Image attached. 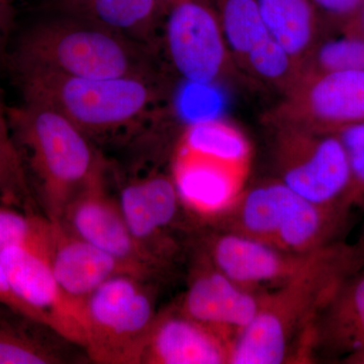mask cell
Returning <instances> with one entry per match:
<instances>
[{"label":"cell","mask_w":364,"mask_h":364,"mask_svg":"<svg viewBox=\"0 0 364 364\" xmlns=\"http://www.w3.org/2000/svg\"><path fill=\"white\" fill-rule=\"evenodd\" d=\"M364 267V246L340 241L305 272L264 291L248 327L235 339L231 364H280L312 356V330L340 284Z\"/></svg>","instance_id":"obj_1"},{"label":"cell","mask_w":364,"mask_h":364,"mask_svg":"<svg viewBox=\"0 0 364 364\" xmlns=\"http://www.w3.org/2000/svg\"><path fill=\"white\" fill-rule=\"evenodd\" d=\"M23 98L61 112L93 142L126 139L163 123L169 87L162 72L114 78H76L14 72Z\"/></svg>","instance_id":"obj_2"},{"label":"cell","mask_w":364,"mask_h":364,"mask_svg":"<svg viewBox=\"0 0 364 364\" xmlns=\"http://www.w3.org/2000/svg\"><path fill=\"white\" fill-rule=\"evenodd\" d=\"M7 117L37 200L50 221L61 222L71 200L105 177L104 155L70 119L39 100L23 98Z\"/></svg>","instance_id":"obj_3"},{"label":"cell","mask_w":364,"mask_h":364,"mask_svg":"<svg viewBox=\"0 0 364 364\" xmlns=\"http://www.w3.org/2000/svg\"><path fill=\"white\" fill-rule=\"evenodd\" d=\"M11 61L14 72H48L76 78L161 72L150 48L95 21L63 13L28 28Z\"/></svg>","instance_id":"obj_4"},{"label":"cell","mask_w":364,"mask_h":364,"mask_svg":"<svg viewBox=\"0 0 364 364\" xmlns=\"http://www.w3.org/2000/svg\"><path fill=\"white\" fill-rule=\"evenodd\" d=\"M155 306L147 280L129 274L107 280L85 303L88 358L95 363L140 364Z\"/></svg>","instance_id":"obj_5"},{"label":"cell","mask_w":364,"mask_h":364,"mask_svg":"<svg viewBox=\"0 0 364 364\" xmlns=\"http://www.w3.org/2000/svg\"><path fill=\"white\" fill-rule=\"evenodd\" d=\"M280 181L309 202L351 210L352 176L339 136L298 127L267 124Z\"/></svg>","instance_id":"obj_6"},{"label":"cell","mask_w":364,"mask_h":364,"mask_svg":"<svg viewBox=\"0 0 364 364\" xmlns=\"http://www.w3.org/2000/svg\"><path fill=\"white\" fill-rule=\"evenodd\" d=\"M160 46L171 70L191 85H219L242 75L213 0H169Z\"/></svg>","instance_id":"obj_7"},{"label":"cell","mask_w":364,"mask_h":364,"mask_svg":"<svg viewBox=\"0 0 364 364\" xmlns=\"http://www.w3.org/2000/svg\"><path fill=\"white\" fill-rule=\"evenodd\" d=\"M364 122V71L304 74L264 116L317 133L338 132Z\"/></svg>","instance_id":"obj_8"},{"label":"cell","mask_w":364,"mask_h":364,"mask_svg":"<svg viewBox=\"0 0 364 364\" xmlns=\"http://www.w3.org/2000/svg\"><path fill=\"white\" fill-rule=\"evenodd\" d=\"M61 222L80 238L123 261L141 279H153L169 265L132 235L119 202L105 188V177L71 200Z\"/></svg>","instance_id":"obj_9"},{"label":"cell","mask_w":364,"mask_h":364,"mask_svg":"<svg viewBox=\"0 0 364 364\" xmlns=\"http://www.w3.org/2000/svg\"><path fill=\"white\" fill-rule=\"evenodd\" d=\"M205 239L203 254L208 260L237 284L256 293L286 284L313 265L330 247L314 253H291L217 229Z\"/></svg>","instance_id":"obj_10"},{"label":"cell","mask_w":364,"mask_h":364,"mask_svg":"<svg viewBox=\"0 0 364 364\" xmlns=\"http://www.w3.org/2000/svg\"><path fill=\"white\" fill-rule=\"evenodd\" d=\"M0 258L16 293L42 316L46 326L61 338L85 348V303L70 298L59 286L49 254L14 246L2 249Z\"/></svg>","instance_id":"obj_11"},{"label":"cell","mask_w":364,"mask_h":364,"mask_svg":"<svg viewBox=\"0 0 364 364\" xmlns=\"http://www.w3.org/2000/svg\"><path fill=\"white\" fill-rule=\"evenodd\" d=\"M261 296L262 293L249 291L230 279L202 253L177 306L233 346L235 339L255 317Z\"/></svg>","instance_id":"obj_12"},{"label":"cell","mask_w":364,"mask_h":364,"mask_svg":"<svg viewBox=\"0 0 364 364\" xmlns=\"http://www.w3.org/2000/svg\"><path fill=\"white\" fill-rule=\"evenodd\" d=\"M248 170L177 148L171 176L183 207L210 222L240 195Z\"/></svg>","instance_id":"obj_13"},{"label":"cell","mask_w":364,"mask_h":364,"mask_svg":"<svg viewBox=\"0 0 364 364\" xmlns=\"http://www.w3.org/2000/svg\"><path fill=\"white\" fill-rule=\"evenodd\" d=\"M232 343L172 306L157 314L140 364H229Z\"/></svg>","instance_id":"obj_14"},{"label":"cell","mask_w":364,"mask_h":364,"mask_svg":"<svg viewBox=\"0 0 364 364\" xmlns=\"http://www.w3.org/2000/svg\"><path fill=\"white\" fill-rule=\"evenodd\" d=\"M50 264L61 289L81 303L112 277L129 274L141 279L123 261L80 238L63 222H54Z\"/></svg>","instance_id":"obj_15"},{"label":"cell","mask_w":364,"mask_h":364,"mask_svg":"<svg viewBox=\"0 0 364 364\" xmlns=\"http://www.w3.org/2000/svg\"><path fill=\"white\" fill-rule=\"evenodd\" d=\"M299 196L279 178L269 179L243 189L224 212L208 223L215 229L274 246Z\"/></svg>","instance_id":"obj_16"},{"label":"cell","mask_w":364,"mask_h":364,"mask_svg":"<svg viewBox=\"0 0 364 364\" xmlns=\"http://www.w3.org/2000/svg\"><path fill=\"white\" fill-rule=\"evenodd\" d=\"M364 351V267L344 280L321 309L312 330L316 352L341 360Z\"/></svg>","instance_id":"obj_17"},{"label":"cell","mask_w":364,"mask_h":364,"mask_svg":"<svg viewBox=\"0 0 364 364\" xmlns=\"http://www.w3.org/2000/svg\"><path fill=\"white\" fill-rule=\"evenodd\" d=\"M169 0H57L60 13L100 23L156 51Z\"/></svg>","instance_id":"obj_18"},{"label":"cell","mask_w":364,"mask_h":364,"mask_svg":"<svg viewBox=\"0 0 364 364\" xmlns=\"http://www.w3.org/2000/svg\"><path fill=\"white\" fill-rule=\"evenodd\" d=\"M268 36L293 55L303 67L326 32L324 21L312 0H257Z\"/></svg>","instance_id":"obj_19"},{"label":"cell","mask_w":364,"mask_h":364,"mask_svg":"<svg viewBox=\"0 0 364 364\" xmlns=\"http://www.w3.org/2000/svg\"><path fill=\"white\" fill-rule=\"evenodd\" d=\"M46 329L49 328L20 314L0 311V364L66 363L58 347L46 337Z\"/></svg>","instance_id":"obj_20"},{"label":"cell","mask_w":364,"mask_h":364,"mask_svg":"<svg viewBox=\"0 0 364 364\" xmlns=\"http://www.w3.org/2000/svg\"><path fill=\"white\" fill-rule=\"evenodd\" d=\"M177 148L242 167H249L252 154L247 136L225 119H205L189 124L182 132Z\"/></svg>","instance_id":"obj_21"},{"label":"cell","mask_w":364,"mask_h":364,"mask_svg":"<svg viewBox=\"0 0 364 364\" xmlns=\"http://www.w3.org/2000/svg\"><path fill=\"white\" fill-rule=\"evenodd\" d=\"M241 74L282 95L301 78V65L293 55L267 35L249 52Z\"/></svg>","instance_id":"obj_22"},{"label":"cell","mask_w":364,"mask_h":364,"mask_svg":"<svg viewBox=\"0 0 364 364\" xmlns=\"http://www.w3.org/2000/svg\"><path fill=\"white\" fill-rule=\"evenodd\" d=\"M228 46L241 73L249 52L267 36L257 0H213Z\"/></svg>","instance_id":"obj_23"},{"label":"cell","mask_w":364,"mask_h":364,"mask_svg":"<svg viewBox=\"0 0 364 364\" xmlns=\"http://www.w3.org/2000/svg\"><path fill=\"white\" fill-rule=\"evenodd\" d=\"M0 200L4 205L36 213L37 198L14 141L9 117L0 114Z\"/></svg>","instance_id":"obj_24"},{"label":"cell","mask_w":364,"mask_h":364,"mask_svg":"<svg viewBox=\"0 0 364 364\" xmlns=\"http://www.w3.org/2000/svg\"><path fill=\"white\" fill-rule=\"evenodd\" d=\"M330 71H364V35L341 28L321 37L303 63L301 76Z\"/></svg>","instance_id":"obj_25"},{"label":"cell","mask_w":364,"mask_h":364,"mask_svg":"<svg viewBox=\"0 0 364 364\" xmlns=\"http://www.w3.org/2000/svg\"><path fill=\"white\" fill-rule=\"evenodd\" d=\"M54 222L37 213H26L13 208H0V251L25 247L51 253Z\"/></svg>","instance_id":"obj_26"},{"label":"cell","mask_w":364,"mask_h":364,"mask_svg":"<svg viewBox=\"0 0 364 364\" xmlns=\"http://www.w3.org/2000/svg\"><path fill=\"white\" fill-rule=\"evenodd\" d=\"M343 144L352 176V207L364 210V122L336 133Z\"/></svg>","instance_id":"obj_27"},{"label":"cell","mask_w":364,"mask_h":364,"mask_svg":"<svg viewBox=\"0 0 364 364\" xmlns=\"http://www.w3.org/2000/svg\"><path fill=\"white\" fill-rule=\"evenodd\" d=\"M328 32L343 28L353 18L363 0H312Z\"/></svg>","instance_id":"obj_28"},{"label":"cell","mask_w":364,"mask_h":364,"mask_svg":"<svg viewBox=\"0 0 364 364\" xmlns=\"http://www.w3.org/2000/svg\"><path fill=\"white\" fill-rule=\"evenodd\" d=\"M0 305L4 306L7 310L20 314V315L32 318L36 322L46 326L42 316L28 304H26L16 293L13 284H11V280L9 279V273L2 263L1 258H0Z\"/></svg>","instance_id":"obj_29"},{"label":"cell","mask_w":364,"mask_h":364,"mask_svg":"<svg viewBox=\"0 0 364 364\" xmlns=\"http://www.w3.org/2000/svg\"><path fill=\"white\" fill-rule=\"evenodd\" d=\"M16 11L11 0H0V57L4 54L13 33Z\"/></svg>","instance_id":"obj_30"},{"label":"cell","mask_w":364,"mask_h":364,"mask_svg":"<svg viewBox=\"0 0 364 364\" xmlns=\"http://www.w3.org/2000/svg\"><path fill=\"white\" fill-rule=\"evenodd\" d=\"M342 28H346V30L353 31V32L364 35V0H363L360 6H359L353 18ZM340 30H341V28H340Z\"/></svg>","instance_id":"obj_31"},{"label":"cell","mask_w":364,"mask_h":364,"mask_svg":"<svg viewBox=\"0 0 364 364\" xmlns=\"http://www.w3.org/2000/svg\"><path fill=\"white\" fill-rule=\"evenodd\" d=\"M342 363L348 364H364V351L345 358L344 360H342Z\"/></svg>","instance_id":"obj_32"},{"label":"cell","mask_w":364,"mask_h":364,"mask_svg":"<svg viewBox=\"0 0 364 364\" xmlns=\"http://www.w3.org/2000/svg\"><path fill=\"white\" fill-rule=\"evenodd\" d=\"M7 107H4V100H2L1 95H0V114H6Z\"/></svg>","instance_id":"obj_33"},{"label":"cell","mask_w":364,"mask_h":364,"mask_svg":"<svg viewBox=\"0 0 364 364\" xmlns=\"http://www.w3.org/2000/svg\"><path fill=\"white\" fill-rule=\"evenodd\" d=\"M361 243H363L364 245V239H363V241H361Z\"/></svg>","instance_id":"obj_34"}]
</instances>
